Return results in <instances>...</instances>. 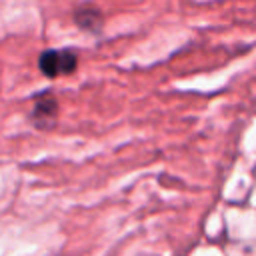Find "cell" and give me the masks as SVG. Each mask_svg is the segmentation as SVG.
<instances>
[{"mask_svg": "<svg viewBox=\"0 0 256 256\" xmlns=\"http://www.w3.org/2000/svg\"><path fill=\"white\" fill-rule=\"evenodd\" d=\"M76 66H78V54H76V50H70V48L44 50L38 58V68L48 78L72 74L76 70Z\"/></svg>", "mask_w": 256, "mask_h": 256, "instance_id": "cell-1", "label": "cell"}, {"mask_svg": "<svg viewBox=\"0 0 256 256\" xmlns=\"http://www.w3.org/2000/svg\"><path fill=\"white\" fill-rule=\"evenodd\" d=\"M58 116V102L54 98L52 92H40L34 98V106H32V122L36 128L46 130L54 124Z\"/></svg>", "mask_w": 256, "mask_h": 256, "instance_id": "cell-2", "label": "cell"}, {"mask_svg": "<svg viewBox=\"0 0 256 256\" xmlns=\"http://www.w3.org/2000/svg\"><path fill=\"white\" fill-rule=\"evenodd\" d=\"M74 22L82 30L92 32V34H98L102 30V22L104 20H102V14H100L98 8H94V6H80L74 12Z\"/></svg>", "mask_w": 256, "mask_h": 256, "instance_id": "cell-3", "label": "cell"}]
</instances>
